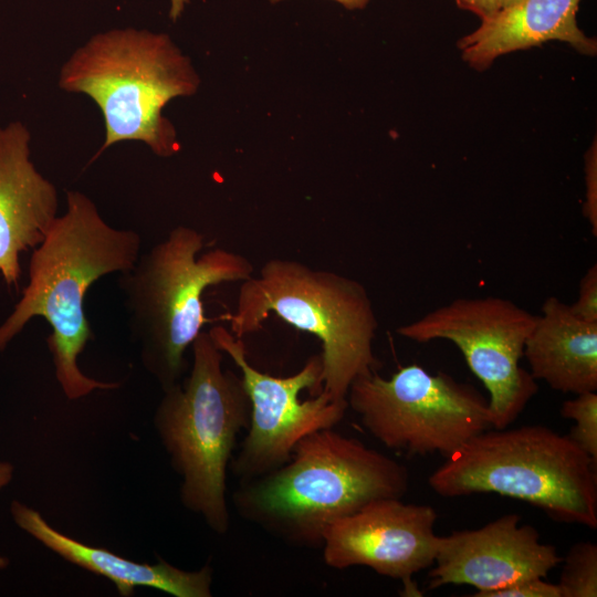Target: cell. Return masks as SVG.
<instances>
[{
  "label": "cell",
  "instance_id": "obj_13",
  "mask_svg": "<svg viewBox=\"0 0 597 597\" xmlns=\"http://www.w3.org/2000/svg\"><path fill=\"white\" fill-rule=\"evenodd\" d=\"M30 139L21 122L0 127V274L9 286L19 283L20 254L57 218V190L31 161Z\"/></svg>",
  "mask_w": 597,
  "mask_h": 597
},
{
  "label": "cell",
  "instance_id": "obj_5",
  "mask_svg": "<svg viewBox=\"0 0 597 597\" xmlns=\"http://www.w3.org/2000/svg\"><path fill=\"white\" fill-rule=\"evenodd\" d=\"M203 247L202 233L175 227L118 279L142 364L163 391L182 380L188 367L185 354L208 322L205 291L254 274L247 256L222 248L198 256Z\"/></svg>",
  "mask_w": 597,
  "mask_h": 597
},
{
  "label": "cell",
  "instance_id": "obj_15",
  "mask_svg": "<svg viewBox=\"0 0 597 597\" xmlns=\"http://www.w3.org/2000/svg\"><path fill=\"white\" fill-rule=\"evenodd\" d=\"M580 0H520L481 20L480 27L458 41L462 60L482 71L495 59L551 40L596 55L597 42L577 25Z\"/></svg>",
  "mask_w": 597,
  "mask_h": 597
},
{
  "label": "cell",
  "instance_id": "obj_24",
  "mask_svg": "<svg viewBox=\"0 0 597 597\" xmlns=\"http://www.w3.org/2000/svg\"><path fill=\"white\" fill-rule=\"evenodd\" d=\"M190 0H170L169 17L172 21H176L184 12L186 6Z\"/></svg>",
  "mask_w": 597,
  "mask_h": 597
},
{
  "label": "cell",
  "instance_id": "obj_14",
  "mask_svg": "<svg viewBox=\"0 0 597 597\" xmlns=\"http://www.w3.org/2000/svg\"><path fill=\"white\" fill-rule=\"evenodd\" d=\"M14 523L44 547L66 562L111 580L118 594L129 597L138 587L159 589L175 597H211L212 567L184 570L159 558L156 564L138 563L105 547L82 543L54 528L40 512L12 501Z\"/></svg>",
  "mask_w": 597,
  "mask_h": 597
},
{
  "label": "cell",
  "instance_id": "obj_17",
  "mask_svg": "<svg viewBox=\"0 0 597 597\" xmlns=\"http://www.w3.org/2000/svg\"><path fill=\"white\" fill-rule=\"evenodd\" d=\"M557 584L561 597L597 596V545L590 541L573 545L562 558Z\"/></svg>",
  "mask_w": 597,
  "mask_h": 597
},
{
  "label": "cell",
  "instance_id": "obj_23",
  "mask_svg": "<svg viewBox=\"0 0 597 597\" xmlns=\"http://www.w3.org/2000/svg\"><path fill=\"white\" fill-rule=\"evenodd\" d=\"M13 476V467L7 461H0V490L10 483Z\"/></svg>",
  "mask_w": 597,
  "mask_h": 597
},
{
  "label": "cell",
  "instance_id": "obj_27",
  "mask_svg": "<svg viewBox=\"0 0 597 597\" xmlns=\"http://www.w3.org/2000/svg\"><path fill=\"white\" fill-rule=\"evenodd\" d=\"M8 565H9V559L2 554H0V569L8 567Z\"/></svg>",
  "mask_w": 597,
  "mask_h": 597
},
{
  "label": "cell",
  "instance_id": "obj_21",
  "mask_svg": "<svg viewBox=\"0 0 597 597\" xmlns=\"http://www.w3.org/2000/svg\"><path fill=\"white\" fill-rule=\"evenodd\" d=\"M596 142L585 156V202L583 213L589 222L591 233L597 237V156Z\"/></svg>",
  "mask_w": 597,
  "mask_h": 597
},
{
  "label": "cell",
  "instance_id": "obj_22",
  "mask_svg": "<svg viewBox=\"0 0 597 597\" xmlns=\"http://www.w3.org/2000/svg\"><path fill=\"white\" fill-rule=\"evenodd\" d=\"M457 4L484 20L496 12L492 0H455Z\"/></svg>",
  "mask_w": 597,
  "mask_h": 597
},
{
  "label": "cell",
  "instance_id": "obj_1",
  "mask_svg": "<svg viewBox=\"0 0 597 597\" xmlns=\"http://www.w3.org/2000/svg\"><path fill=\"white\" fill-rule=\"evenodd\" d=\"M140 235L109 226L86 195L66 192V210L57 216L29 261V282L12 313L0 325V353L34 317L52 327L46 338L54 374L64 396L83 398L119 387L86 376L77 359L94 333L85 315L92 284L111 273L130 270L140 255Z\"/></svg>",
  "mask_w": 597,
  "mask_h": 597
},
{
  "label": "cell",
  "instance_id": "obj_11",
  "mask_svg": "<svg viewBox=\"0 0 597 597\" xmlns=\"http://www.w3.org/2000/svg\"><path fill=\"white\" fill-rule=\"evenodd\" d=\"M437 517L427 504L376 500L326 527L324 562L335 569L369 567L400 579L406 593L420 595L411 577L434 562L440 538L434 532Z\"/></svg>",
  "mask_w": 597,
  "mask_h": 597
},
{
  "label": "cell",
  "instance_id": "obj_6",
  "mask_svg": "<svg viewBox=\"0 0 597 597\" xmlns=\"http://www.w3.org/2000/svg\"><path fill=\"white\" fill-rule=\"evenodd\" d=\"M597 462L567 434L541 425L488 429L428 478L443 498L496 493L522 500L558 522L597 527Z\"/></svg>",
  "mask_w": 597,
  "mask_h": 597
},
{
  "label": "cell",
  "instance_id": "obj_7",
  "mask_svg": "<svg viewBox=\"0 0 597 597\" xmlns=\"http://www.w3.org/2000/svg\"><path fill=\"white\" fill-rule=\"evenodd\" d=\"M187 377L164 391L154 426L181 478L182 505L217 534L229 531L227 470L238 434L249 426L250 402L241 376L223 367L209 332L191 344Z\"/></svg>",
  "mask_w": 597,
  "mask_h": 597
},
{
  "label": "cell",
  "instance_id": "obj_19",
  "mask_svg": "<svg viewBox=\"0 0 597 597\" xmlns=\"http://www.w3.org/2000/svg\"><path fill=\"white\" fill-rule=\"evenodd\" d=\"M481 597H561V591L557 584L534 577L484 593Z\"/></svg>",
  "mask_w": 597,
  "mask_h": 597
},
{
  "label": "cell",
  "instance_id": "obj_9",
  "mask_svg": "<svg viewBox=\"0 0 597 597\" xmlns=\"http://www.w3.org/2000/svg\"><path fill=\"white\" fill-rule=\"evenodd\" d=\"M536 320L507 298L460 297L399 326L397 333L421 344L453 343L489 392L492 427L503 429L538 391L536 380L520 365Z\"/></svg>",
  "mask_w": 597,
  "mask_h": 597
},
{
  "label": "cell",
  "instance_id": "obj_16",
  "mask_svg": "<svg viewBox=\"0 0 597 597\" xmlns=\"http://www.w3.org/2000/svg\"><path fill=\"white\" fill-rule=\"evenodd\" d=\"M530 374L564 394L597 390V322L576 315L555 296L546 297L523 352Z\"/></svg>",
  "mask_w": 597,
  "mask_h": 597
},
{
  "label": "cell",
  "instance_id": "obj_2",
  "mask_svg": "<svg viewBox=\"0 0 597 597\" xmlns=\"http://www.w3.org/2000/svg\"><path fill=\"white\" fill-rule=\"evenodd\" d=\"M408 486L404 464L331 428L300 440L280 468L241 483L233 503L277 537L315 546L333 522L376 500L401 499Z\"/></svg>",
  "mask_w": 597,
  "mask_h": 597
},
{
  "label": "cell",
  "instance_id": "obj_26",
  "mask_svg": "<svg viewBox=\"0 0 597 597\" xmlns=\"http://www.w3.org/2000/svg\"><path fill=\"white\" fill-rule=\"evenodd\" d=\"M492 1H493L494 7H495V10L498 11L500 9H503L505 7L514 4L520 0H492Z\"/></svg>",
  "mask_w": 597,
  "mask_h": 597
},
{
  "label": "cell",
  "instance_id": "obj_10",
  "mask_svg": "<svg viewBox=\"0 0 597 597\" xmlns=\"http://www.w3.org/2000/svg\"><path fill=\"white\" fill-rule=\"evenodd\" d=\"M209 334L239 368L250 402L248 434L232 460V472L241 483L280 468L300 440L334 428L344 418L347 400L321 390V354L307 358L293 375L277 377L252 366L242 338L226 327L216 325Z\"/></svg>",
  "mask_w": 597,
  "mask_h": 597
},
{
  "label": "cell",
  "instance_id": "obj_18",
  "mask_svg": "<svg viewBox=\"0 0 597 597\" xmlns=\"http://www.w3.org/2000/svg\"><path fill=\"white\" fill-rule=\"evenodd\" d=\"M575 396L561 408L562 417L576 423L567 436L597 462V394L585 391Z\"/></svg>",
  "mask_w": 597,
  "mask_h": 597
},
{
  "label": "cell",
  "instance_id": "obj_8",
  "mask_svg": "<svg viewBox=\"0 0 597 597\" xmlns=\"http://www.w3.org/2000/svg\"><path fill=\"white\" fill-rule=\"evenodd\" d=\"M363 426L385 447L412 455H451L493 428L489 400L472 385L418 364L390 377L377 370L357 377L346 396Z\"/></svg>",
  "mask_w": 597,
  "mask_h": 597
},
{
  "label": "cell",
  "instance_id": "obj_3",
  "mask_svg": "<svg viewBox=\"0 0 597 597\" xmlns=\"http://www.w3.org/2000/svg\"><path fill=\"white\" fill-rule=\"evenodd\" d=\"M270 314L320 341L321 390L333 399L345 400L357 377L377 370L378 321L357 280L296 260L270 259L241 282L229 331L243 338L261 331Z\"/></svg>",
  "mask_w": 597,
  "mask_h": 597
},
{
  "label": "cell",
  "instance_id": "obj_12",
  "mask_svg": "<svg viewBox=\"0 0 597 597\" xmlns=\"http://www.w3.org/2000/svg\"><path fill=\"white\" fill-rule=\"evenodd\" d=\"M521 516L505 514L474 530L440 536L429 572V588L469 585L484 593L515 582L542 577L562 564L554 545L541 542L531 525H520Z\"/></svg>",
  "mask_w": 597,
  "mask_h": 597
},
{
  "label": "cell",
  "instance_id": "obj_4",
  "mask_svg": "<svg viewBox=\"0 0 597 597\" xmlns=\"http://www.w3.org/2000/svg\"><path fill=\"white\" fill-rule=\"evenodd\" d=\"M199 76L190 60L165 33L116 29L95 34L64 63L59 86L90 96L105 122L96 156L118 142L139 140L160 157L179 143L164 107L197 92Z\"/></svg>",
  "mask_w": 597,
  "mask_h": 597
},
{
  "label": "cell",
  "instance_id": "obj_20",
  "mask_svg": "<svg viewBox=\"0 0 597 597\" xmlns=\"http://www.w3.org/2000/svg\"><path fill=\"white\" fill-rule=\"evenodd\" d=\"M577 317L587 322H597V264H593L579 282L577 301L569 305Z\"/></svg>",
  "mask_w": 597,
  "mask_h": 597
},
{
  "label": "cell",
  "instance_id": "obj_25",
  "mask_svg": "<svg viewBox=\"0 0 597 597\" xmlns=\"http://www.w3.org/2000/svg\"><path fill=\"white\" fill-rule=\"evenodd\" d=\"M284 0H270L271 3H277ZM345 7L348 10L363 9L367 6L369 0H334Z\"/></svg>",
  "mask_w": 597,
  "mask_h": 597
}]
</instances>
